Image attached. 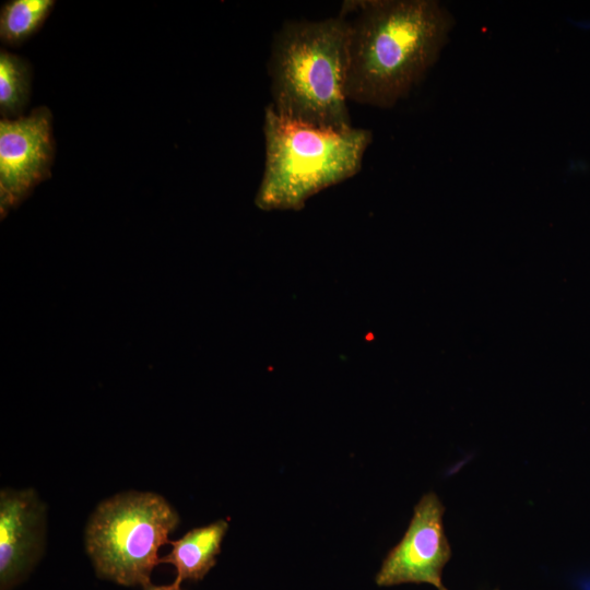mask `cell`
<instances>
[{
  "mask_svg": "<svg viewBox=\"0 0 590 590\" xmlns=\"http://www.w3.org/2000/svg\"><path fill=\"white\" fill-rule=\"evenodd\" d=\"M346 97L391 108L437 61L455 20L434 0H347Z\"/></svg>",
  "mask_w": 590,
  "mask_h": 590,
  "instance_id": "6da1fadb",
  "label": "cell"
},
{
  "mask_svg": "<svg viewBox=\"0 0 590 590\" xmlns=\"http://www.w3.org/2000/svg\"><path fill=\"white\" fill-rule=\"evenodd\" d=\"M271 108L309 126L353 128L347 110V33L338 14L321 21H288L274 36L269 61Z\"/></svg>",
  "mask_w": 590,
  "mask_h": 590,
  "instance_id": "7a4b0ae2",
  "label": "cell"
},
{
  "mask_svg": "<svg viewBox=\"0 0 590 590\" xmlns=\"http://www.w3.org/2000/svg\"><path fill=\"white\" fill-rule=\"evenodd\" d=\"M266 164L256 194L259 209L299 210L317 192L357 174L371 142L369 130L323 129L264 110Z\"/></svg>",
  "mask_w": 590,
  "mask_h": 590,
  "instance_id": "3957f363",
  "label": "cell"
},
{
  "mask_svg": "<svg viewBox=\"0 0 590 590\" xmlns=\"http://www.w3.org/2000/svg\"><path fill=\"white\" fill-rule=\"evenodd\" d=\"M179 521L175 508L152 492L129 491L103 500L84 532L97 577L127 587L151 583L158 550Z\"/></svg>",
  "mask_w": 590,
  "mask_h": 590,
  "instance_id": "277c9868",
  "label": "cell"
},
{
  "mask_svg": "<svg viewBox=\"0 0 590 590\" xmlns=\"http://www.w3.org/2000/svg\"><path fill=\"white\" fill-rule=\"evenodd\" d=\"M51 113L35 108L28 116L0 121V208L5 215L50 176L54 160Z\"/></svg>",
  "mask_w": 590,
  "mask_h": 590,
  "instance_id": "5b68a950",
  "label": "cell"
},
{
  "mask_svg": "<svg viewBox=\"0 0 590 590\" xmlns=\"http://www.w3.org/2000/svg\"><path fill=\"white\" fill-rule=\"evenodd\" d=\"M444 514L445 507L434 492L420 499L403 538L387 554L376 575L378 586L429 583L437 589L444 587L442 569L451 557Z\"/></svg>",
  "mask_w": 590,
  "mask_h": 590,
  "instance_id": "8992f818",
  "label": "cell"
},
{
  "mask_svg": "<svg viewBox=\"0 0 590 590\" xmlns=\"http://www.w3.org/2000/svg\"><path fill=\"white\" fill-rule=\"evenodd\" d=\"M45 505L33 488L0 492V590H12L44 551Z\"/></svg>",
  "mask_w": 590,
  "mask_h": 590,
  "instance_id": "52a82bcc",
  "label": "cell"
},
{
  "mask_svg": "<svg viewBox=\"0 0 590 590\" xmlns=\"http://www.w3.org/2000/svg\"><path fill=\"white\" fill-rule=\"evenodd\" d=\"M227 529L228 522L221 519L194 528L176 541H168L172 551L160 558V564L173 565L176 569L175 580L180 582L201 580L216 564Z\"/></svg>",
  "mask_w": 590,
  "mask_h": 590,
  "instance_id": "ba28073f",
  "label": "cell"
},
{
  "mask_svg": "<svg viewBox=\"0 0 590 590\" xmlns=\"http://www.w3.org/2000/svg\"><path fill=\"white\" fill-rule=\"evenodd\" d=\"M52 0H13L0 12V37L9 45H20L43 25L49 15Z\"/></svg>",
  "mask_w": 590,
  "mask_h": 590,
  "instance_id": "9c48e42d",
  "label": "cell"
},
{
  "mask_svg": "<svg viewBox=\"0 0 590 590\" xmlns=\"http://www.w3.org/2000/svg\"><path fill=\"white\" fill-rule=\"evenodd\" d=\"M31 67L23 58L0 52V111L4 119L17 117L27 105L31 92Z\"/></svg>",
  "mask_w": 590,
  "mask_h": 590,
  "instance_id": "30bf717a",
  "label": "cell"
},
{
  "mask_svg": "<svg viewBox=\"0 0 590 590\" xmlns=\"http://www.w3.org/2000/svg\"><path fill=\"white\" fill-rule=\"evenodd\" d=\"M143 590H184V589L181 588L180 581L174 580V582L169 585L156 586V585L149 583L145 587H143Z\"/></svg>",
  "mask_w": 590,
  "mask_h": 590,
  "instance_id": "8fae6325",
  "label": "cell"
},
{
  "mask_svg": "<svg viewBox=\"0 0 590 590\" xmlns=\"http://www.w3.org/2000/svg\"><path fill=\"white\" fill-rule=\"evenodd\" d=\"M439 590H448V589H446L445 587H441Z\"/></svg>",
  "mask_w": 590,
  "mask_h": 590,
  "instance_id": "7c38bea8",
  "label": "cell"
},
{
  "mask_svg": "<svg viewBox=\"0 0 590 590\" xmlns=\"http://www.w3.org/2000/svg\"><path fill=\"white\" fill-rule=\"evenodd\" d=\"M587 587H588V590H590V582L588 583V586H587Z\"/></svg>",
  "mask_w": 590,
  "mask_h": 590,
  "instance_id": "4fadbf2b",
  "label": "cell"
}]
</instances>
